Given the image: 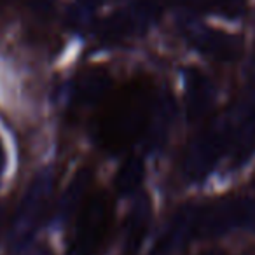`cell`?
<instances>
[{"label":"cell","instance_id":"8","mask_svg":"<svg viewBox=\"0 0 255 255\" xmlns=\"http://www.w3.org/2000/svg\"><path fill=\"white\" fill-rule=\"evenodd\" d=\"M21 255H54L53 252H51L49 247H46V245H33V247H30L28 250H25Z\"/></svg>","mask_w":255,"mask_h":255},{"label":"cell","instance_id":"6","mask_svg":"<svg viewBox=\"0 0 255 255\" xmlns=\"http://www.w3.org/2000/svg\"><path fill=\"white\" fill-rule=\"evenodd\" d=\"M143 166L138 159H129L124 168L119 171L116 180V187L119 192H131L138 187L140 180H142Z\"/></svg>","mask_w":255,"mask_h":255},{"label":"cell","instance_id":"1","mask_svg":"<svg viewBox=\"0 0 255 255\" xmlns=\"http://www.w3.org/2000/svg\"><path fill=\"white\" fill-rule=\"evenodd\" d=\"M152 89L143 82H129L103 102L96 119V140L102 149L116 154L133 145L150 119Z\"/></svg>","mask_w":255,"mask_h":255},{"label":"cell","instance_id":"3","mask_svg":"<svg viewBox=\"0 0 255 255\" xmlns=\"http://www.w3.org/2000/svg\"><path fill=\"white\" fill-rule=\"evenodd\" d=\"M234 227L255 229V201H222L196 212V233L203 238L220 236Z\"/></svg>","mask_w":255,"mask_h":255},{"label":"cell","instance_id":"4","mask_svg":"<svg viewBox=\"0 0 255 255\" xmlns=\"http://www.w3.org/2000/svg\"><path fill=\"white\" fill-rule=\"evenodd\" d=\"M51 191H53V182L46 177L37 178L28 189L19 208L16 210L9 229V243L12 248H23L32 240L47 208Z\"/></svg>","mask_w":255,"mask_h":255},{"label":"cell","instance_id":"5","mask_svg":"<svg viewBox=\"0 0 255 255\" xmlns=\"http://www.w3.org/2000/svg\"><path fill=\"white\" fill-rule=\"evenodd\" d=\"M150 219V206L147 199H140L129 212L124 226V252L126 255H135L138 252L143 236L147 233Z\"/></svg>","mask_w":255,"mask_h":255},{"label":"cell","instance_id":"2","mask_svg":"<svg viewBox=\"0 0 255 255\" xmlns=\"http://www.w3.org/2000/svg\"><path fill=\"white\" fill-rule=\"evenodd\" d=\"M110 199L105 192H96L86 201L75 222L74 238H72L68 255H96L109 233Z\"/></svg>","mask_w":255,"mask_h":255},{"label":"cell","instance_id":"7","mask_svg":"<svg viewBox=\"0 0 255 255\" xmlns=\"http://www.w3.org/2000/svg\"><path fill=\"white\" fill-rule=\"evenodd\" d=\"M86 189H88V178L84 180L82 177H79V178H75L74 184H70V187H68V191L63 194L61 203H60V213L63 219L77 210V206L81 205V199H82V196H84Z\"/></svg>","mask_w":255,"mask_h":255}]
</instances>
